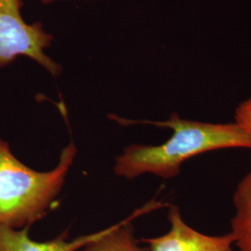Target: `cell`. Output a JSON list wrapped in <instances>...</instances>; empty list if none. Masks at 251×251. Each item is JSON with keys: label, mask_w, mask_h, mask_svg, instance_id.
<instances>
[{"label": "cell", "mask_w": 251, "mask_h": 251, "mask_svg": "<svg viewBox=\"0 0 251 251\" xmlns=\"http://www.w3.org/2000/svg\"><path fill=\"white\" fill-rule=\"evenodd\" d=\"M121 125L152 124L173 130L171 139L160 145L126 147L117 157L115 172L132 179L143 174H153L163 179L179 175L181 165L203 152L227 148L251 149V136L238 123H207L183 119L178 114L161 122L130 121L115 115L109 116Z\"/></svg>", "instance_id": "6da1fadb"}, {"label": "cell", "mask_w": 251, "mask_h": 251, "mask_svg": "<svg viewBox=\"0 0 251 251\" xmlns=\"http://www.w3.org/2000/svg\"><path fill=\"white\" fill-rule=\"evenodd\" d=\"M76 152L70 143L54 170L39 172L18 160L0 138V226L23 229L46 216L62 190Z\"/></svg>", "instance_id": "7a4b0ae2"}, {"label": "cell", "mask_w": 251, "mask_h": 251, "mask_svg": "<svg viewBox=\"0 0 251 251\" xmlns=\"http://www.w3.org/2000/svg\"><path fill=\"white\" fill-rule=\"evenodd\" d=\"M22 8L21 0H0V68L27 57L53 76L59 75L62 65L46 53L53 36L41 23H26Z\"/></svg>", "instance_id": "3957f363"}, {"label": "cell", "mask_w": 251, "mask_h": 251, "mask_svg": "<svg viewBox=\"0 0 251 251\" xmlns=\"http://www.w3.org/2000/svg\"><path fill=\"white\" fill-rule=\"evenodd\" d=\"M171 230L161 236L144 239L146 251H233L232 233L213 236L190 227L181 218L179 207L170 206Z\"/></svg>", "instance_id": "277c9868"}, {"label": "cell", "mask_w": 251, "mask_h": 251, "mask_svg": "<svg viewBox=\"0 0 251 251\" xmlns=\"http://www.w3.org/2000/svg\"><path fill=\"white\" fill-rule=\"evenodd\" d=\"M112 226L97 233L82 235L68 241V233L64 232L57 238L37 242L29 237V227L14 229L0 226V251H76L107 233Z\"/></svg>", "instance_id": "5b68a950"}, {"label": "cell", "mask_w": 251, "mask_h": 251, "mask_svg": "<svg viewBox=\"0 0 251 251\" xmlns=\"http://www.w3.org/2000/svg\"><path fill=\"white\" fill-rule=\"evenodd\" d=\"M164 206L168 205L154 201L136 210L123 222L113 225L110 231L103 236L87 245L85 251H146L145 249L140 247L138 240L135 238L131 222L138 216Z\"/></svg>", "instance_id": "8992f818"}, {"label": "cell", "mask_w": 251, "mask_h": 251, "mask_svg": "<svg viewBox=\"0 0 251 251\" xmlns=\"http://www.w3.org/2000/svg\"><path fill=\"white\" fill-rule=\"evenodd\" d=\"M235 213L231 233L238 251H251V172L238 183L233 195Z\"/></svg>", "instance_id": "52a82bcc"}, {"label": "cell", "mask_w": 251, "mask_h": 251, "mask_svg": "<svg viewBox=\"0 0 251 251\" xmlns=\"http://www.w3.org/2000/svg\"><path fill=\"white\" fill-rule=\"evenodd\" d=\"M235 122L251 136V102L245 100L235 111Z\"/></svg>", "instance_id": "ba28073f"}, {"label": "cell", "mask_w": 251, "mask_h": 251, "mask_svg": "<svg viewBox=\"0 0 251 251\" xmlns=\"http://www.w3.org/2000/svg\"><path fill=\"white\" fill-rule=\"evenodd\" d=\"M43 4H51L55 2H60V1H65V0H39Z\"/></svg>", "instance_id": "9c48e42d"}, {"label": "cell", "mask_w": 251, "mask_h": 251, "mask_svg": "<svg viewBox=\"0 0 251 251\" xmlns=\"http://www.w3.org/2000/svg\"><path fill=\"white\" fill-rule=\"evenodd\" d=\"M247 100H248V101H249V102H251V98H250V99Z\"/></svg>", "instance_id": "30bf717a"}]
</instances>
